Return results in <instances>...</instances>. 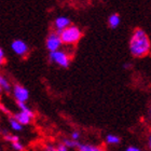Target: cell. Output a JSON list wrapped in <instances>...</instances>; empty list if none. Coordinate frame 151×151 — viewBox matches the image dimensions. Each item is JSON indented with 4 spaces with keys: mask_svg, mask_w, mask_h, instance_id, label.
<instances>
[{
    "mask_svg": "<svg viewBox=\"0 0 151 151\" xmlns=\"http://www.w3.org/2000/svg\"><path fill=\"white\" fill-rule=\"evenodd\" d=\"M49 60L51 63L62 68H68L71 63V55L68 51L60 49L55 52L49 53Z\"/></svg>",
    "mask_w": 151,
    "mask_h": 151,
    "instance_id": "obj_3",
    "label": "cell"
},
{
    "mask_svg": "<svg viewBox=\"0 0 151 151\" xmlns=\"http://www.w3.org/2000/svg\"><path fill=\"white\" fill-rule=\"evenodd\" d=\"M80 138H81V134H80L79 131H73V132H71V134H70V139H73L75 142H79Z\"/></svg>",
    "mask_w": 151,
    "mask_h": 151,
    "instance_id": "obj_17",
    "label": "cell"
},
{
    "mask_svg": "<svg viewBox=\"0 0 151 151\" xmlns=\"http://www.w3.org/2000/svg\"><path fill=\"white\" fill-rule=\"evenodd\" d=\"M78 151H105L104 148L92 144H79Z\"/></svg>",
    "mask_w": 151,
    "mask_h": 151,
    "instance_id": "obj_10",
    "label": "cell"
},
{
    "mask_svg": "<svg viewBox=\"0 0 151 151\" xmlns=\"http://www.w3.org/2000/svg\"><path fill=\"white\" fill-rule=\"evenodd\" d=\"M12 94L16 103H26L29 99V91L22 84H15L12 88Z\"/></svg>",
    "mask_w": 151,
    "mask_h": 151,
    "instance_id": "obj_5",
    "label": "cell"
},
{
    "mask_svg": "<svg viewBox=\"0 0 151 151\" xmlns=\"http://www.w3.org/2000/svg\"><path fill=\"white\" fill-rule=\"evenodd\" d=\"M82 36H83L82 30L76 25L68 26L66 29L60 32V37L62 39L63 45H67V47H75L81 40Z\"/></svg>",
    "mask_w": 151,
    "mask_h": 151,
    "instance_id": "obj_2",
    "label": "cell"
},
{
    "mask_svg": "<svg viewBox=\"0 0 151 151\" xmlns=\"http://www.w3.org/2000/svg\"><path fill=\"white\" fill-rule=\"evenodd\" d=\"M0 110H2L3 112H6V113H8V112H9V110H8V109H6V108L4 107V106H3V105H1V104H0Z\"/></svg>",
    "mask_w": 151,
    "mask_h": 151,
    "instance_id": "obj_23",
    "label": "cell"
},
{
    "mask_svg": "<svg viewBox=\"0 0 151 151\" xmlns=\"http://www.w3.org/2000/svg\"><path fill=\"white\" fill-rule=\"evenodd\" d=\"M12 148L15 151H24V145L21 142H15L12 144Z\"/></svg>",
    "mask_w": 151,
    "mask_h": 151,
    "instance_id": "obj_16",
    "label": "cell"
},
{
    "mask_svg": "<svg viewBox=\"0 0 151 151\" xmlns=\"http://www.w3.org/2000/svg\"><path fill=\"white\" fill-rule=\"evenodd\" d=\"M11 49H12V51L17 56H21V57L26 56L29 52L28 44L26 43L24 40H21V39L13 40L12 43H11Z\"/></svg>",
    "mask_w": 151,
    "mask_h": 151,
    "instance_id": "obj_7",
    "label": "cell"
},
{
    "mask_svg": "<svg viewBox=\"0 0 151 151\" xmlns=\"http://www.w3.org/2000/svg\"><path fill=\"white\" fill-rule=\"evenodd\" d=\"M2 91H3V90H2V88H0V95L2 94Z\"/></svg>",
    "mask_w": 151,
    "mask_h": 151,
    "instance_id": "obj_27",
    "label": "cell"
},
{
    "mask_svg": "<svg viewBox=\"0 0 151 151\" xmlns=\"http://www.w3.org/2000/svg\"><path fill=\"white\" fill-rule=\"evenodd\" d=\"M9 123H10L11 129H12L14 132H21V131L23 129V125H21V124H19V123L14 119V118H10Z\"/></svg>",
    "mask_w": 151,
    "mask_h": 151,
    "instance_id": "obj_13",
    "label": "cell"
},
{
    "mask_svg": "<svg viewBox=\"0 0 151 151\" xmlns=\"http://www.w3.org/2000/svg\"><path fill=\"white\" fill-rule=\"evenodd\" d=\"M55 151H68V148L64 145L63 142H60V144H58V145L55 147Z\"/></svg>",
    "mask_w": 151,
    "mask_h": 151,
    "instance_id": "obj_19",
    "label": "cell"
},
{
    "mask_svg": "<svg viewBox=\"0 0 151 151\" xmlns=\"http://www.w3.org/2000/svg\"><path fill=\"white\" fill-rule=\"evenodd\" d=\"M0 151H1V148H0Z\"/></svg>",
    "mask_w": 151,
    "mask_h": 151,
    "instance_id": "obj_29",
    "label": "cell"
},
{
    "mask_svg": "<svg viewBox=\"0 0 151 151\" xmlns=\"http://www.w3.org/2000/svg\"><path fill=\"white\" fill-rule=\"evenodd\" d=\"M0 134H1V129H0Z\"/></svg>",
    "mask_w": 151,
    "mask_h": 151,
    "instance_id": "obj_28",
    "label": "cell"
},
{
    "mask_svg": "<svg viewBox=\"0 0 151 151\" xmlns=\"http://www.w3.org/2000/svg\"><path fill=\"white\" fill-rule=\"evenodd\" d=\"M105 142H106L107 145L116 146L121 142V138H120L118 135H116V134H108V135H106V137H105Z\"/></svg>",
    "mask_w": 151,
    "mask_h": 151,
    "instance_id": "obj_11",
    "label": "cell"
},
{
    "mask_svg": "<svg viewBox=\"0 0 151 151\" xmlns=\"http://www.w3.org/2000/svg\"><path fill=\"white\" fill-rule=\"evenodd\" d=\"M34 116H35L34 111L28 107V108H26L25 110H22V111H19V112L15 113L13 118H14L21 125L25 126V125H29V124L32 123Z\"/></svg>",
    "mask_w": 151,
    "mask_h": 151,
    "instance_id": "obj_6",
    "label": "cell"
},
{
    "mask_svg": "<svg viewBox=\"0 0 151 151\" xmlns=\"http://www.w3.org/2000/svg\"><path fill=\"white\" fill-rule=\"evenodd\" d=\"M70 25H71V22H70V19L68 16H65V15L57 16L53 22L54 32H56L60 34V32H62L64 29H66L67 27Z\"/></svg>",
    "mask_w": 151,
    "mask_h": 151,
    "instance_id": "obj_8",
    "label": "cell"
},
{
    "mask_svg": "<svg viewBox=\"0 0 151 151\" xmlns=\"http://www.w3.org/2000/svg\"><path fill=\"white\" fill-rule=\"evenodd\" d=\"M63 144L66 146L68 149L78 148V146H79V142H75V140H73V139H70V138H65L63 140Z\"/></svg>",
    "mask_w": 151,
    "mask_h": 151,
    "instance_id": "obj_14",
    "label": "cell"
},
{
    "mask_svg": "<svg viewBox=\"0 0 151 151\" xmlns=\"http://www.w3.org/2000/svg\"><path fill=\"white\" fill-rule=\"evenodd\" d=\"M129 49L133 57L142 58L147 56L151 51V41L148 34L144 29L136 28L129 38Z\"/></svg>",
    "mask_w": 151,
    "mask_h": 151,
    "instance_id": "obj_1",
    "label": "cell"
},
{
    "mask_svg": "<svg viewBox=\"0 0 151 151\" xmlns=\"http://www.w3.org/2000/svg\"><path fill=\"white\" fill-rule=\"evenodd\" d=\"M45 151H55V146L53 145H47L45 146V148H44Z\"/></svg>",
    "mask_w": 151,
    "mask_h": 151,
    "instance_id": "obj_22",
    "label": "cell"
},
{
    "mask_svg": "<svg viewBox=\"0 0 151 151\" xmlns=\"http://www.w3.org/2000/svg\"><path fill=\"white\" fill-rule=\"evenodd\" d=\"M131 66H132V65H131V63H125L124 65H123V68H124V69H129V68H131Z\"/></svg>",
    "mask_w": 151,
    "mask_h": 151,
    "instance_id": "obj_25",
    "label": "cell"
},
{
    "mask_svg": "<svg viewBox=\"0 0 151 151\" xmlns=\"http://www.w3.org/2000/svg\"><path fill=\"white\" fill-rule=\"evenodd\" d=\"M62 47H63V42H62V39L60 37V34L54 32V30L51 32L45 39V47L49 51V53L60 50Z\"/></svg>",
    "mask_w": 151,
    "mask_h": 151,
    "instance_id": "obj_4",
    "label": "cell"
},
{
    "mask_svg": "<svg viewBox=\"0 0 151 151\" xmlns=\"http://www.w3.org/2000/svg\"><path fill=\"white\" fill-rule=\"evenodd\" d=\"M6 63V54H4V51L1 47H0V66L3 65Z\"/></svg>",
    "mask_w": 151,
    "mask_h": 151,
    "instance_id": "obj_18",
    "label": "cell"
},
{
    "mask_svg": "<svg viewBox=\"0 0 151 151\" xmlns=\"http://www.w3.org/2000/svg\"><path fill=\"white\" fill-rule=\"evenodd\" d=\"M0 88L6 92H10L11 90H12V88H11V83L9 82V80L2 75H0Z\"/></svg>",
    "mask_w": 151,
    "mask_h": 151,
    "instance_id": "obj_12",
    "label": "cell"
},
{
    "mask_svg": "<svg viewBox=\"0 0 151 151\" xmlns=\"http://www.w3.org/2000/svg\"><path fill=\"white\" fill-rule=\"evenodd\" d=\"M3 139H4L6 142H11V144H13V142H19V136L12 135V134H8V133H4V135H3Z\"/></svg>",
    "mask_w": 151,
    "mask_h": 151,
    "instance_id": "obj_15",
    "label": "cell"
},
{
    "mask_svg": "<svg viewBox=\"0 0 151 151\" xmlns=\"http://www.w3.org/2000/svg\"><path fill=\"white\" fill-rule=\"evenodd\" d=\"M124 151H142V150L139 147H137V146H129V147H126Z\"/></svg>",
    "mask_w": 151,
    "mask_h": 151,
    "instance_id": "obj_20",
    "label": "cell"
},
{
    "mask_svg": "<svg viewBox=\"0 0 151 151\" xmlns=\"http://www.w3.org/2000/svg\"><path fill=\"white\" fill-rule=\"evenodd\" d=\"M17 104V107L19 108V111L25 110L26 108H28V106L26 105V103H16Z\"/></svg>",
    "mask_w": 151,
    "mask_h": 151,
    "instance_id": "obj_21",
    "label": "cell"
},
{
    "mask_svg": "<svg viewBox=\"0 0 151 151\" xmlns=\"http://www.w3.org/2000/svg\"><path fill=\"white\" fill-rule=\"evenodd\" d=\"M147 116H148L149 121H150V122H151V106L148 108V111H147Z\"/></svg>",
    "mask_w": 151,
    "mask_h": 151,
    "instance_id": "obj_24",
    "label": "cell"
},
{
    "mask_svg": "<svg viewBox=\"0 0 151 151\" xmlns=\"http://www.w3.org/2000/svg\"><path fill=\"white\" fill-rule=\"evenodd\" d=\"M148 147H149V150L151 151V134L148 137Z\"/></svg>",
    "mask_w": 151,
    "mask_h": 151,
    "instance_id": "obj_26",
    "label": "cell"
},
{
    "mask_svg": "<svg viewBox=\"0 0 151 151\" xmlns=\"http://www.w3.org/2000/svg\"><path fill=\"white\" fill-rule=\"evenodd\" d=\"M120 24H121V17H120V15L118 13H112V14L109 15V17H108V26L110 28L112 29L118 28L120 26Z\"/></svg>",
    "mask_w": 151,
    "mask_h": 151,
    "instance_id": "obj_9",
    "label": "cell"
}]
</instances>
